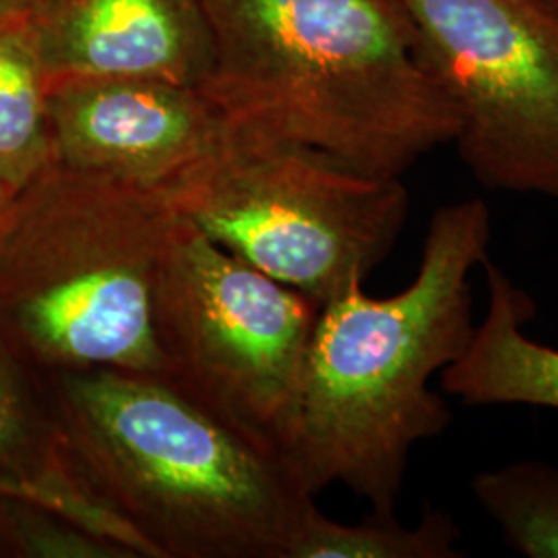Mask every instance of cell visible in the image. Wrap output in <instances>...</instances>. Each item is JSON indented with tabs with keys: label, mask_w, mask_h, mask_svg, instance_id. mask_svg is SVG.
<instances>
[{
	"label": "cell",
	"mask_w": 558,
	"mask_h": 558,
	"mask_svg": "<svg viewBox=\"0 0 558 558\" xmlns=\"http://www.w3.org/2000/svg\"><path fill=\"white\" fill-rule=\"evenodd\" d=\"M459 538L458 523L440 509H426L414 525H403L396 511L339 523L315 509L288 558H458Z\"/></svg>",
	"instance_id": "13"
},
{
	"label": "cell",
	"mask_w": 558,
	"mask_h": 558,
	"mask_svg": "<svg viewBox=\"0 0 558 558\" xmlns=\"http://www.w3.org/2000/svg\"><path fill=\"white\" fill-rule=\"evenodd\" d=\"M214 59L201 94L230 124L401 179L458 117L399 0H201Z\"/></svg>",
	"instance_id": "3"
},
{
	"label": "cell",
	"mask_w": 558,
	"mask_h": 558,
	"mask_svg": "<svg viewBox=\"0 0 558 558\" xmlns=\"http://www.w3.org/2000/svg\"><path fill=\"white\" fill-rule=\"evenodd\" d=\"M539 4H544L555 17H558V0H538Z\"/></svg>",
	"instance_id": "19"
},
{
	"label": "cell",
	"mask_w": 558,
	"mask_h": 558,
	"mask_svg": "<svg viewBox=\"0 0 558 558\" xmlns=\"http://www.w3.org/2000/svg\"><path fill=\"white\" fill-rule=\"evenodd\" d=\"M177 220L166 191L54 161L0 240V338L41 377L163 375L154 292Z\"/></svg>",
	"instance_id": "4"
},
{
	"label": "cell",
	"mask_w": 558,
	"mask_h": 558,
	"mask_svg": "<svg viewBox=\"0 0 558 558\" xmlns=\"http://www.w3.org/2000/svg\"><path fill=\"white\" fill-rule=\"evenodd\" d=\"M0 557H4V553H2V546H0Z\"/></svg>",
	"instance_id": "20"
},
{
	"label": "cell",
	"mask_w": 558,
	"mask_h": 558,
	"mask_svg": "<svg viewBox=\"0 0 558 558\" xmlns=\"http://www.w3.org/2000/svg\"><path fill=\"white\" fill-rule=\"evenodd\" d=\"M0 546L4 557L140 558L119 539L40 502L13 497H0Z\"/></svg>",
	"instance_id": "15"
},
{
	"label": "cell",
	"mask_w": 558,
	"mask_h": 558,
	"mask_svg": "<svg viewBox=\"0 0 558 558\" xmlns=\"http://www.w3.org/2000/svg\"><path fill=\"white\" fill-rule=\"evenodd\" d=\"M486 311L465 352L440 375L445 396L465 405L558 410V348L530 338L532 300L499 265L484 259Z\"/></svg>",
	"instance_id": "10"
},
{
	"label": "cell",
	"mask_w": 558,
	"mask_h": 558,
	"mask_svg": "<svg viewBox=\"0 0 558 558\" xmlns=\"http://www.w3.org/2000/svg\"><path fill=\"white\" fill-rule=\"evenodd\" d=\"M66 472L149 558H288L317 509L288 456L158 373L44 377Z\"/></svg>",
	"instance_id": "1"
},
{
	"label": "cell",
	"mask_w": 558,
	"mask_h": 558,
	"mask_svg": "<svg viewBox=\"0 0 558 558\" xmlns=\"http://www.w3.org/2000/svg\"><path fill=\"white\" fill-rule=\"evenodd\" d=\"M17 195L20 193L0 186V240H2L7 228H9V221H11V216H13V207H15Z\"/></svg>",
	"instance_id": "17"
},
{
	"label": "cell",
	"mask_w": 558,
	"mask_h": 558,
	"mask_svg": "<svg viewBox=\"0 0 558 558\" xmlns=\"http://www.w3.org/2000/svg\"><path fill=\"white\" fill-rule=\"evenodd\" d=\"M0 468L87 499L69 476L40 373L0 338ZM89 500V499H87Z\"/></svg>",
	"instance_id": "12"
},
{
	"label": "cell",
	"mask_w": 558,
	"mask_h": 558,
	"mask_svg": "<svg viewBox=\"0 0 558 558\" xmlns=\"http://www.w3.org/2000/svg\"><path fill=\"white\" fill-rule=\"evenodd\" d=\"M0 497L40 502L44 507H50L66 518L80 521L81 525L89 530H96L110 538L119 539L124 546L133 544V534L129 532V527L122 525L119 519L112 518L110 513H106L96 502L44 486L34 480L21 478L17 474L7 472L2 468H0Z\"/></svg>",
	"instance_id": "16"
},
{
	"label": "cell",
	"mask_w": 558,
	"mask_h": 558,
	"mask_svg": "<svg viewBox=\"0 0 558 558\" xmlns=\"http://www.w3.org/2000/svg\"><path fill=\"white\" fill-rule=\"evenodd\" d=\"M48 114L57 163L160 191L228 129L199 87L141 77L60 81Z\"/></svg>",
	"instance_id": "8"
},
{
	"label": "cell",
	"mask_w": 558,
	"mask_h": 558,
	"mask_svg": "<svg viewBox=\"0 0 558 558\" xmlns=\"http://www.w3.org/2000/svg\"><path fill=\"white\" fill-rule=\"evenodd\" d=\"M319 308L179 216L154 292L163 377L286 453Z\"/></svg>",
	"instance_id": "6"
},
{
	"label": "cell",
	"mask_w": 558,
	"mask_h": 558,
	"mask_svg": "<svg viewBox=\"0 0 558 558\" xmlns=\"http://www.w3.org/2000/svg\"><path fill=\"white\" fill-rule=\"evenodd\" d=\"M48 94L27 7L0 4V186L9 191L54 163Z\"/></svg>",
	"instance_id": "11"
},
{
	"label": "cell",
	"mask_w": 558,
	"mask_h": 558,
	"mask_svg": "<svg viewBox=\"0 0 558 558\" xmlns=\"http://www.w3.org/2000/svg\"><path fill=\"white\" fill-rule=\"evenodd\" d=\"M166 195L223 251L319 304L389 257L410 209L401 179L230 122Z\"/></svg>",
	"instance_id": "5"
},
{
	"label": "cell",
	"mask_w": 558,
	"mask_h": 558,
	"mask_svg": "<svg viewBox=\"0 0 558 558\" xmlns=\"http://www.w3.org/2000/svg\"><path fill=\"white\" fill-rule=\"evenodd\" d=\"M482 511L525 558H558V468L523 459L484 470L470 484Z\"/></svg>",
	"instance_id": "14"
},
{
	"label": "cell",
	"mask_w": 558,
	"mask_h": 558,
	"mask_svg": "<svg viewBox=\"0 0 558 558\" xmlns=\"http://www.w3.org/2000/svg\"><path fill=\"white\" fill-rule=\"evenodd\" d=\"M27 13L50 85L141 77L199 87L214 59L201 0H38Z\"/></svg>",
	"instance_id": "9"
},
{
	"label": "cell",
	"mask_w": 558,
	"mask_h": 558,
	"mask_svg": "<svg viewBox=\"0 0 558 558\" xmlns=\"http://www.w3.org/2000/svg\"><path fill=\"white\" fill-rule=\"evenodd\" d=\"M38 0H0L2 7H32L36 4Z\"/></svg>",
	"instance_id": "18"
},
{
	"label": "cell",
	"mask_w": 558,
	"mask_h": 558,
	"mask_svg": "<svg viewBox=\"0 0 558 558\" xmlns=\"http://www.w3.org/2000/svg\"><path fill=\"white\" fill-rule=\"evenodd\" d=\"M490 236L484 201L445 205L401 292L373 299L364 281H352L320 304L286 439L313 495L341 484L373 511H396L412 451L451 422L433 379L472 339L470 278Z\"/></svg>",
	"instance_id": "2"
},
{
	"label": "cell",
	"mask_w": 558,
	"mask_h": 558,
	"mask_svg": "<svg viewBox=\"0 0 558 558\" xmlns=\"http://www.w3.org/2000/svg\"><path fill=\"white\" fill-rule=\"evenodd\" d=\"M484 189L558 201V17L538 0H399Z\"/></svg>",
	"instance_id": "7"
}]
</instances>
